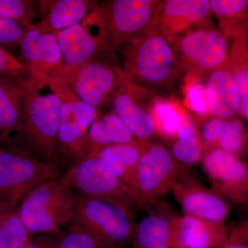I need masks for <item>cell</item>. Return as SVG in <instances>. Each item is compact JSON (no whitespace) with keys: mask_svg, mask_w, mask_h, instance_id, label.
<instances>
[{"mask_svg":"<svg viewBox=\"0 0 248 248\" xmlns=\"http://www.w3.org/2000/svg\"><path fill=\"white\" fill-rule=\"evenodd\" d=\"M125 78L143 89H160L171 84L178 68L170 42L152 27L124 46Z\"/></svg>","mask_w":248,"mask_h":248,"instance_id":"cell-1","label":"cell"},{"mask_svg":"<svg viewBox=\"0 0 248 248\" xmlns=\"http://www.w3.org/2000/svg\"><path fill=\"white\" fill-rule=\"evenodd\" d=\"M161 1L112 0L98 3L81 24L94 27L111 50L124 46L149 30Z\"/></svg>","mask_w":248,"mask_h":248,"instance_id":"cell-2","label":"cell"},{"mask_svg":"<svg viewBox=\"0 0 248 248\" xmlns=\"http://www.w3.org/2000/svg\"><path fill=\"white\" fill-rule=\"evenodd\" d=\"M137 223L133 212L120 204L76 195L69 230L86 233L104 248L132 244Z\"/></svg>","mask_w":248,"mask_h":248,"instance_id":"cell-3","label":"cell"},{"mask_svg":"<svg viewBox=\"0 0 248 248\" xmlns=\"http://www.w3.org/2000/svg\"><path fill=\"white\" fill-rule=\"evenodd\" d=\"M24 118L14 143L47 164L57 165L62 100L55 93L40 94L25 84ZM58 166V165H57Z\"/></svg>","mask_w":248,"mask_h":248,"instance_id":"cell-4","label":"cell"},{"mask_svg":"<svg viewBox=\"0 0 248 248\" xmlns=\"http://www.w3.org/2000/svg\"><path fill=\"white\" fill-rule=\"evenodd\" d=\"M76 193L62 177L36 187L18 205V212L31 235L61 232L69 223L75 208Z\"/></svg>","mask_w":248,"mask_h":248,"instance_id":"cell-5","label":"cell"},{"mask_svg":"<svg viewBox=\"0 0 248 248\" xmlns=\"http://www.w3.org/2000/svg\"><path fill=\"white\" fill-rule=\"evenodd\" d=\"M0 148V202L18 206L36 187L62 177L61 169L47 164L14 142Z\"/></svg>","mask_w":248,"mask_h":248,"instance_id":"cell-6","label":"cell"},{"mask_svg":"<svg viewBox=\"0 0 248 248\" xmlns=\"http://www.w3.org/2000/svg\"><path fill=\"white\" fill-rule=\"evenodd\" d=\"M141 144L143 153L130 192L137 208L148 210L170 192L185 167L161 143L148 141Z\"/></svg>","mask_w":248,"mask_h":248,"instance_id":"cell-7","label":"cell"},{"mask_svg":"<svg viewBox=\"0 0 248 248\" xmlns=\"http://www.w3.org/2000/svg\"><path fill=\"white\" fill-rule=\"evenodd\" d=\"M62 177L76 195L120 204L133 213L138 209L128 187L97 156L78 160L66 170Z\"/></svg>","mask_w":248,"mask_h":248,"instance_id":"cell-8","label":"cell"},{"mask_svg":"<svg viewBox=\"0 0 248 248\" xmlns=\"http://www.w3.org/2000/svg\"><path fill=\"white\" fill-rule=\"evenodd\" d=\"M178 68L191 73H210L228 60L229 40L213 26L199 28L170 42Z\"/></svg>","mask_w":248,"mask_h":248,"instance_id":"cell-9","label":"cell"},{"mask_svg":"<svg viewBox=\"0 0 248 248\" xmlns=\"http://www.w3.org/2000/svg\"><path fill=\"white\" fill-rule=\"evenodd\" d=\"M54 93L62 100L59 124L56 161L60 167L62 161L72 164L75 153L80 141L99 115L97 108L80 100L69 88L60 81L50 84Z\"/></svg>","mask_w":248,"mask_h":248,"instance_id":"cell-10","label":"cell"},{"mask_svg":"<svg viewBox=\"0 0 248 248\" xmlns=\"http://www.w3.org/2000/svg\"><path fill=\"white\" fill-rule=\"evenodd\" d=\"M124 79L122 69L101 58L55 80L66 85L80 100L97 108L112 97Z\"/></svg>","mask_w":248,"mask_h":248,"instance_id":"cell-11","label":"cell"},{"mask_svg":"<svg viewBox=\"0 0 248 248\" xmlns=\"http://www.w3.org/2000/svg\"><path fill=\"white\" fill-rule=\"evenodd\" d=\"M202 164L214 190L228 202L248 208L247 163L218 148H208Z\"/></svg>","mask_w":248,"mask_h":248,"instance_id":"cell-12","label":"cell"},{"mask_svg":"<svg viewBox=\"0 0 248 248\" xmlns=\"http://www.w3.org/2000/svg\"><path fill=\"white\" fill-rule=\"evenodd\" d=\"M18 45L27 75L24 82L29 87L40 90L48 84L61 61L56 35L42 32L32 24L27 28Z\"/></svg>","mask_w":248,"mask_h":248,"instance_id":"cell-13","label":"cell"},{"mask_svg":"<svg viewBox=\"0 0 248 248\" xmlns=\"http://www.w3.org/2000/svg\"><path fill=\"white\" fill-rule=\"evenodd\" d=\"M171 192L185 215L225 223L231 213L229 202L203 186L186 169L173 184Z\"/></svg>","mask_w":248,"mask_h":248,"instance_id":"cell-14","label":"cell"},{"mask_svg":"<svg viewBox=\"0 0 248 248\" xmlns=\"http://www.w3.org/2000/svg\"><path fill=\"white\" fill-rule=\"evenodd\" d=\"M55 34L60 47L61 61L50 81L60 79L88 62L101 59L102 53L112 51L102 37L98 34L93 35L83 24Z\"/></svg>","mask_w":248,"mask_h":248,"instance_id":"cell-15","label":"cell"},{"mask_svg":"<svg viewBox=\"0 0 248 248\" xmlns=\"http://www.w3.org/2000/svg\"><path fill=\"white\" fill-rule=\"evenodd\" d=\"M208 0L161 1L153 27L169 42L189 31L210 25Z\"/></svg>","mask_w":248,"mask_h":248,"instance_id":"cell-16","label":"cell"},{"mask_svg":"<svg viewBox=\"0 0 248 248\" xmlns=\"http://www.w3.org/2000/svg\"><path fill=\"white\" fill-rule=\"evenodd\" d=\"M143 89L124 79L111 97L112 110L122 120L139 143L150 141L156 133V125L151 111L140 101Z\"/></svg>","mask_w":248,"mask_h":248,"instance_id":"cell-17","label":"cell"},{"mask_svg":"<svg viewBox=\"0 0 248 248\" xmlns=\"http://www.w3.org/2000/svg\"><path fill=\"white\" fill-rule=\"evenodd\" d=\"M225 223L190 215H176L173 222L172 248H220L229 238Z\"/></svg>","mask_w":248,"mask_h":248,"instance_id":"cell-18","label":"cell"},{"mask_svg":"<svg viewBox=\"0 0 248 248\" xmlns=\"http://www.w3.org/2000/svg\"><path fill=\"white\" fill-rule=\"evenodd\" d=\"M137 141L130 130L115 112L98 117L80 141L73 158L78 160L93 156L106 147Z\"/></svg>","mask_w":248,"mask_h":248,"instance_id":"cell-19","label":"cell"},{"mask_svg":"<svg viewBox=\"0 0 248 248\" xmlns=\"http://www.w3.org/2000/svg\"><path fill=\"white\" fill-rule=\"evenodd\" d=\"M146 216L137 225L133 248H172V227L176 214L165 202L148 208Z\"/></svg>","mask_w":248,"mask_h":248,"instance_id":"cell-20","label":"cell"},{"mask_svg":"<svg viewBox=\"0 0 248 248\" xmlns=\"http://www.w3.org/2000/svg\"><path fill=\"white\" fill-rule=\"evenodd\" d=\"M200 135L205 150L218 148L241 159L248 153V130L241 117H213L203 124Z\"/></svg>","mask_w":248,"mask_h":248,"instance_id":"cell-21","label":"cell"},{"mask_svg":"<svg viewBox=\"0 0 248 248\" xmlns=\"http://www.w3.org/2000/svg\"><path fill=\"white\" fill-rule=\"evenodd\" d=\"M43 17L35 27L46 33L59 31L79 24L98 4L93 0L39 1Z\"/></svg>","mask_w":248,"mask_h":248,"instance_id":"cell-22","label":"cell"},{"mask_svg":"<svg viewBox=\"0 0 248 248\" xmlns=\"http://www.w3.org/2000/svg\"><path fill=\"white\" fill-rule=\"evenodd\" d=\"M205 85L209 111L213 117L227 120L239 116V93L226 65L210 73Z\"/></svg>","mask_w":248,"mask_h":248,"instance_id":"cell-23","label":"cell"},{"mask_svg":"<svg viewBox=\"0 0 248 248\" xmlns=\"http://www.w3.org/2000/svg\"><path fill=\"white\" fill-rule=\"evenodd\" d=\"M26 89L22 78L0 76V141H11V135L24 118Z\"/></svg>","mask_w":248,"mask_h":248,"instance_id":"cell-24","label":"cell"},{"mask_svg":"<svg viewBox=\"0 0 248 248\" xmlns=\"http://www.w3.org/2000/svg\"><path fill=\"white\" fill-rule=\"evenodd\" d=\"M143 149L141 143L135 141L106 147L94 156L102 160L130 191Z\"/></svg>","mask_w":248,"mask_h":248,"instance_id":"cell-25","label":"cell"},{"mask_svg":"<svg viewBox=\"0 0 248 248\" xmlns=\"http://www.w3.org/2000/svg\"><path fill=\"white\" fill-rule=\"evenodd\" d=\"M210 6L228 40L248 35V0H210Z\"/></svg>","mask_w":248,"mask_h":248,"instance_id":"cell-26","label":"cell"},{"mask_svg":"<svg viewBox=\"0 0 248 248\" xmlns=\"http://www.w3.org/2000/svg\"><path fill=\"white\" fill-rule=\"evenodd\" d=\"M170 151L174 159L184 167L202 162L205 153L203 142L193 122L186 113L183 116Z\"/></svg>","mask_w":248,"mask_h":248,"instance_id":"cell-27","label":"cell"},{"mask_svg":"<svg viewBox=\"0 0 248 248\" xmlns=\"http://www.w3.org/2000/svg\"><path fill=\"white\" fill-rule=\"evenodd\" d=\"M225 65L237 87L239 116L248 123V35L232 41L229 56Z\"/></svg>","mask_w":248,"mask_h":248,"instance_id":"cell-28","label":"cell"},{"mask_svg":"<svg viewBox=\"0 0 248 248\" xmlns=\"http://www.w3.org/2000/svg\"><path fill=\"white\" fill-rule=\"evenodd\" d=\"M18 206L0 202V248H24L32 241Z\"/></svg>","mask_w":248,"mask_h":248,"instance_id":"cell-29","label":"cell"},{"mask_svg":"<svg viewBox=\"0 0 248 248\" xmlns=\"http://www.w3.org/2000/svg\"><path fill=\"white\" fill-rule=\"evenodd\" d=\"M150 111L154 118L156 131L166 138L174 140L185 112L174 103L162 99L155 101Z\"/></svg>","mask_w":248,"mask_h":248,"instance_id":"cell-30","label":"cell"},{"mask_svg":"<svg viewBox=\"0 0 248 248\" xmlns=\"http://www.w3.org/2000/svg\"><path fill=\"white\" fill-rule=\"evenodd\" d=\"M31 0H0V17L16 21L30 27L40 12V4Z\"/></svg>","mask_w":248,"mask_h":248,"instance_id":"cell-31","label":"cell"},{"mask_svg":"<svg viewBox=\"0 0 248 248\" xmlns=\"http://www.w3.org/2000/svg\"><path fill=\"white\" fill-rule=\"evenodd\" d=\"M28 27L16 21L0 17V47L5 49V46L18 45Z\"/></svg>","mask_w":248,"mask_h":248,"instance_id":"cell-32","label":"cell"},{"mask_svg":"<svg viewBox=\"0 0 248 248\" xmlns=\"http://www.w3.org/2000/svg\"><path fill=\"white\" fill-rule=\"evenodd\" d=\"M186 99L189 107L198 115L210 113L205 85L203 83L199 81L191 83L187 87Z\"/></svg>","mask_w":248,"mask_h":248,"instance_id":"cell-33","label":"cell"},{"mask_svg":"<svg viewBox=\"0 0 248 248\" xmlns=\"http://www.w3.org/2000/svg\"><path fill=\"white\" fill-rule=\"evenodd\" d=\"M56 248H104L94 238L78 231L62 232Z\"/></svg>","mask_w":248,"mask_h":248,"instance_id":"cell-34","label":"cell"},{"mask_svg":"<svg viewBox=\"0 0 248 248\" xmlns=\"http://www.w3.org/2000/svg\"><path fill=\"white\" fill-rule=\"evenodd\" d=\"M25 75V67L6 49L0 47V76L22 78Z\"/></svg>","mask_w":248,"mask_h":248,"instance_id":"cell-35","label":"cell"},{"mask_svg":"<svg viewBox=\"0 0 248 248\" xmlns=\"http://www.w3.org/2000/svg\"><path fill=\"white\" fill-rule=\"evenodd\" d=\"M248 223L231 231L226 244L220 248H248Z\"/></svg>","mask_w":248,"mask_h":248,"instance_id":"cell-36","label":"cell"},{"mask_svg":"<svg viewBox=\"0 0 248 248\" xmlns=\"http://www.w3.org/2000/svg\"><path fill=\"white\" fill-rule=\"evenodd\" d=\"M62 232L50 234L37 235L30 244L24 248H56Z\"/></svg>","mask_w":248,"mask_h":248,"instance_id":"cell-37","label":"cell"}]
</instances>
